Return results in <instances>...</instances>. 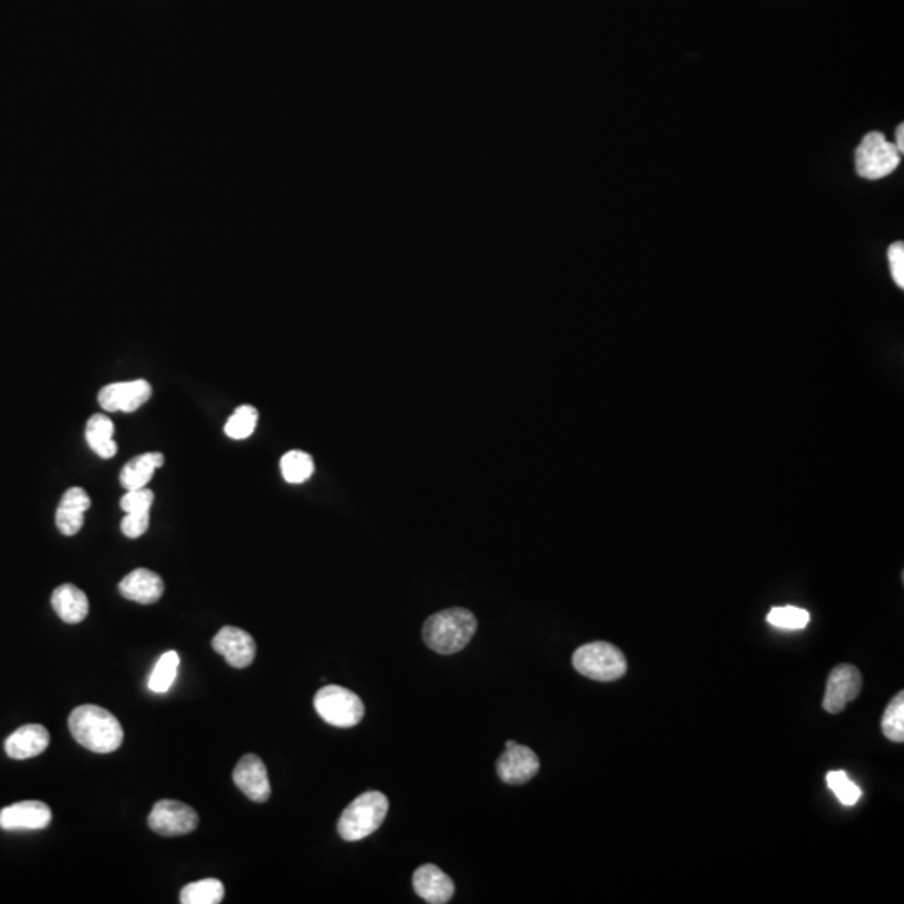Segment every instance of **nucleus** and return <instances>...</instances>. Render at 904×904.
I'll return each mask as SVG.
<instances>
[{
    "instance_id": "nucleus-17",
    "label": "nucleus",
    "mask_w": 904,
    "mask_h": 904,
    "mask_svg": "<svg viewBox=\"0 0 904 904\" xmlns=\"http://www.w3.org/2000/svg\"><path fill=\"white\" fill-rule=\"evenodd\" d=\"M91 508V498L83 488L67 489L57 506L56 526L64 536L78 535L84 524V513Z\"/></svg>"
},
{
    "instance_id": "nucleus-30",
    "label": "nucleus",
    "mask_w": 904,
    "mask_h": 904,
    "mask_svg": "<svg viewBox=\"0 0 904 904\" xmlns=\"http://www.w3.org/2000/svg\"><path fill=\"white\" fill-rule=\"evenodd\" d=\"M889 267L893 273L894 283L899 288L904 287V245L903 242H896L889 247L888 250Z\"/></svg>"
},
{
    "instance_id": "nucleus-11",
    "label": "nucleus",
    "mask_w": 904,
    "mask_h": 904,
    "mask_svg": "<svg viewBox=\"0 0 904 904\" xmlns=\"http://www.w3.org/2000/svg\"><path fill=\"white\" fill-rule=\"evenodd\" d=\"M213 650L225 658L233 668H247L252 665L257 653V645L250 633L242 628L223 627L213 638Z\"/></svg>"
},
{
    "instance_id": "nucleus-2",
    "label": "nucleus",
    "mask_w": 904,
    "mask_h": 904,
    "mask_svg": "<svg viewBox=\"0 0 904 904\" xmlns=\"http://www.w3.org/2000/svg\"><path fill=\"white\" fill-rule=\"evenodd\" d=\"M478 630V620L466 608H449L427 618L422 638L427 647L441 655H452L466 648Z\"/></svg>"
},
{
    "instance_id": "nucleus-8",
    "label": "nucleus",
    "mask_w": 904,
    "mask_h": 904,
    "mask_svg": "<svg viewBox=\"0 0 904 904\" xmlns=\"http://www.w3.org/2000/svg\"><path fill=\"white\" fill-rule=\"evenodd\" d=\"M148 824L151 831L161 836H185L193 833L198 826V814L193 807L186 806L183 802L165 799L156 802L149 814Z\"/></svg>"
},
{
    "instance_id": "nucleus-1",
    "label": "nucleus",
    "mask_w": 904,
    "mask_h": 904,
    "mask_svg": "<svg viewBox=\"0 0 904 904\" xmlns=\"http://www.w3.org/2000/svg\"><path fill=\"white\" fill-rule=\"evenodd\" d=\"M69 730L78 744L96 754H109L123 744L124 732L119 720L98 705H81L72 710Z\"/></svg>"
},
{
    "instance_id": "nucleus-12",
    "label": "nucleus",
    "mask_w": 904,
    "mask_h": 904,
    "mask_svg": "<svg viewBox=\"0 0 904 904\" xmlns=\"http://www.w3.org/2000/svg\"><path fill=\"white\" fill-rule=\"evenodd\" d=\"M51 821V809L41 801L16 802L0 811V829L4 831H41Z\"/></svg>"
},
{
    "instance_id": "nucleus-25",
    "label": "nucleus",
    "mask_w": 904,
    "mask_h": 904,
    "mask_svg": "<svg viewBox=\"0 0 904 904\" xmlns=\"http://www.w3.org/2000/svg\"><path fill=\"white\" fill-rule=\"evenodd\" d=\"M258 422V411L253 406L238 407L232 417L226 421L225 434L232 439L242 441L252 436Z\"/></svg>"
},
{
    "instance_id": "nucleus-27",
    "label": "nucleus",
    "mask_w": 904,
    "mask_h": 904,
    "mask_svg": "<svg viewBox=\"0 0 904 904\" xmlns=\"http://www.w3.org/2000/svg\"><path fill=\"white\" fill-rule=\"evenodd\" d=\"M826 781L829 789L834 792V796L838 797L844 806H854L859 801L861 789L846 776V772H827Z\"/></svg>"
},
{
    "instance_id": "nucleus-14",
    "label": "nucleus",
    "mask_w": 904,
    "mask_h": 904,
    "mask_svg": "<svg viewBox=\"0 0 904 904\" xmlns=\"http://www.w3.org/2000/svg\"><path fill=\"white\" fill-rule=\"evenodd\" d=\"M412 884L417 896L431 904L449 903L456 889L452 879L434 864H424L417 868L412 876Z\"/></svg>"
},
{
    "instance_id": "nucleus-23",
    "label": "nucleus",
    "mask_w": 904,
    "mask_h": 904,
    "mask_svg": "<svg viewBox=\"0 0 904 904\" xmlns=\"http://www.w3.org/2000/svg\"><path fill=\"white\" fill-rule=\"evenodd\" d=\"M280 469L287 483H305L314 474V459L304 451H288L283 454Z\"/></svg>"
},
{
    "instance_id": "nucleus-16",
    "label": "nucleus",
    "mask_w": 904,
    "mask_h": 904,
    "mask_svg": "<svg viewBox=\"0 0 904 904\" xmlns=\"http://www.w3.org/2000/svg\"><path fill=\"white\" fill-rule=\"evenodd\" d=\"M51 735L46 727L39 724L24 725L9 735L6 740L7 756L14 761H26L32 757L41 756L49 747Z\"/></svg>"
},
{
    "instance_id": "nucleus-31",
    "label": "nucleus",
    "mask_w": 904,
    "mask_h": 904,
    "mask_svg": "<svg viewBox=\"0 0 904 904\" xmlns=\"http://www.w3.org/2000/svg\"><path fill=\"white\" fill-rule=\"evenodd\" d=\"M894 146L898 148L899 153L903 155L904 151V126L903 124H899L898 129H896V143Z\"/></svg>"
},
{
    "instance_id": "nucleus-7",
    "label": "nucleus",
    "mask_w": 904,
    "mask_h": 904,
    "mask_svg": "<svg viewBox=\"0 0 904 904\" xmlns=\"http://www.w3.org/2000/svg\"><path fill=\"white\" fill-rule=\"evenodd\" d=\"M863 689V677L858 667L843 663L834 667L827 677L822 709L827 714H841L849 702L858 699Z\"/></svg>"
},
{
    "instance_id": "nucleus-6",
    "label": "nucleus",
    "mask_w": 904,
    "mask_h": 904,
    "mask_svg": "<svg viewBox=\"0 0 904 904\" xmlns=\"http://www.w3.org/2000/svg\"><path fill=\"white\" fill-rule=\"evenodd\" d=\"M856 171L866 180H881L891 175L899 163L901 153L881 133H869L856 149Z\"/></svg>"
},
{
    "instance_id": "nucleus-28",
    "label": "nucleus",
    "mask_w": 904,
    "mask_h": 904,
    "mask_svg": "<svg viewBox=\"0 0 904 904\" xmlns=\"http://www.w3.org/2000/svg\"><path fill=\"white\" fill-rule=\"evenodd\" d=\"M155 503V494L146 488L131 489L121 498V509L124 513H149Z\"/></svg>"
},
{
    "instance_id": "nucleus-10",
    "label": "nucleus",
    "mask_w": 904,
    "mask_h": 904,
    "mask_svg": "<svg viewBox=\"0 0 904 904\" xmlns=\"http://www.w3.org/2000/svg\"><path fill=\"white\" fill-rule=\"evenodd\" d=\"M496 772L506 784L521 786L540 772V759L530 747L516 744L511 749L504 750L503 756L496 762Z\"/></svg>"
},
{
    "instance_id": "nucleus-4",
    "label": "nucleus",
    "mask_w": 904,
    "mask_h": 904,
    "mask_svg": "<svg viewBox=\"0 0 904 904\" xmlns=\"http://www.w3.org/2000/svg\"><path fill=\"white\" fill-rule=\"evenodd\" d=\"M576 672L596 682H613L627 673V658L620 648L608 642H591L581 645L573 653Z\"/></svg>"
},
{
    "instance_id": "nucleus-21",
    "label": "nucleus",
    "mask_w": 904,
    "mask_h": 904,
    "mask_svg": "<svg viewBox=\"0 0 904 904\" xmlns=\"http://www.w3.org/2000/svg\"><path fill=\"white\" fill-rule=\"evenodd\" d=\"M225 898V886L220 879L208 878L186 884L181 889L180 901L183 904H218Z\"/></svg>"
},
{
    "instance_id": "nucleus-20",
    "label": "nucleus",
    "mask_w": 904,
    "mask_h": 904,
    "mask_svg": "<svg viewBox=\"0 0 904 904\" xmlns=\"http://www.w3.org/2000/svg\"><path fill=\"white\" fill-rule=\"evenodd\" d=\"M114 424L104 414H94L86 424V441L101 459H111L118 452V444L113 439Z\"/></svg>"
},
{
    "instance_id": "nucleus-26",
    "label": "nucleus",
    "mask_w": 904,
    "mask_h": 904,
    "mask_svg": "<svg viewBox=\"0 0 904 904\" xmlns=\"http://www.w3.org/2000/svg\"><path fill=\"white\" fill-rule=\"evenodd\" d=\"M767 623L784 630H802L809 623V613L797 607H776L767 615Z\"/></svg>"
},
{
    "instance_id": "nucleus-24",
    "label": "nucleus",
    "mask_w": 904,
    "mask_h": 904,
    "mask_svg": "<svg viewBox=\"0 0 904 904\" xmlns=\"http://www.w3.org/2000/svg\"><path fill=\"white\" fill-rule=\"evenodd\" d=\"M881 729L886 739L896 744L904 742V692L894 695L881 719Z\"/></svg>"
},
{
    "instance_id": "nucleus-5",
    "label": "nucleus",
    "mask_w": 904,
    "mask_h": 904,
    "mask_svg": "<svg viewBox=\"0 0 904 904\" xmlns=\"http://www.w3.org/2000/svg\"><path fill=\"white\" fill-rule=\"evenodd\" d=\"M314 707L327 724L349 729L364 719L365 707L359 695L339 685H325L315 694Z\"/></svg>"
},
{
    "instance_id": "nucleus-22",
    "label": "nucleus",
    "mask_w": 904,
    "mask_h": 904,
    "mask_svg": "<svg viewBox=\"0 0 904 904\" xmlns=\"http://www.w3.org/2000/svg\"><path fill=\"white\" fill-rule=\"evenodd\" d=\"M178 668H180V655L178 653L166 652L163 657L156 662L151 677H149L148 687L155 694H166L170 692L171 687L175 684L178 677Z\"/></svg>"
},
{
    "instance_id": "nucleus-3",
    "label": "nucleus",
    "mask_w": 904,
    "mask_h": 904,
    "mask_svg": "<svg viewBox=\"0 0 904 904\" xmlns=\"http://www.w3.org/2000/svg\"><path fill=\"white\" fill-rule=\"evenodd\" d=\"M389 811V799L379 791H367L345 807L337 831L347 843H355L374 834Z\"/></svg>"
},
{
    "instance_id": "nucleus-32",
    "label": "nucleus",
    "mask_w": 904,
    "mask_h": 904,
    "mask_svg": "<svg viewBox=\"0 0 904 904\" xmlns=\"http://www.w3.org/2000/svg\"><path fill=\"white\" fill-rule=\"evenodd\" d=\"M504 745H506V749H511V747H514V745H516V742H514V740H506V744Z\"/></svg>"
},
{
    "instance_id": "nucleus-15",
    "label": "nucleus",
    "mask_w": 904,
    "mask_h": 904,
    "mask_svg": "<svg viewBox=\"0 0 904 904\" xmlns=\"http://www.w3.org/2000/svg\"><path fill=\"white\" fill-rule=\"evenodd\" d=\"M119 593L126 600L141 603V605H151L160 600L165 593V583L155 571L138 568L124 576L119 583Z\"/></svg>"
},
{
    "instance_id": "nucleus-18",
    "label": "nucleus",
    "mask_w": 904,
    "mask_h": 904,
    "mask_svg": "<svg viewBox=\"0 0 904 904\" xmlns=\"http://www.w3.org/2000/svg\"><path fill=\"white\" fill-rule=\"evenodd\" d=\"M51 605L57 617L62 622L76 623L83 622L88 617L89 600L83 590H79L78 586L66 583V585L57 586L51 596Z\"/></svg>"
},
{
    "instance_id": "nucleus-29",
    "label": "nucleus",
    "mask_w": 904,
    "mask_h": 904,
    "mask_svg": "<svg viewBox=\"0 0 904 904\" xmlns=\"http://www.w3.org/2000/svg\"><path fill=\"white\" fill-rule=\"evenodd\" d=\"M149 528V513H126L121 521V531L124 536L136 540L143 536Z\"/></svg>"
},
{
    "instance_id": "nucleus-9",
    "label": "nucleus",
    "mask_w": 904,
    "mask_h": 904,
    "mask_svg": "<svg viewBox=\"0 0 904 904\" xmlns=\"http://www.w3.org/2000/svg\"><path fill=\"white\" fill-rule=\"evenodd\" d=\"M153 394L148 381L116 382L103 387L98 394L99 406L108 412H134L144 406Z\"/></svg>"
},
{
    "instance_id": "nucleus-13",
    "label": "nucleus",
    "mask_w": 904,
    "mask_h": 904,
    "mask_svg": "<svg viewBox=\"0 0 904 904\" xmlns=\"http://www.w3.org/2000/svg\"><path fill=\"white\" fill-rule=\"evenodd\" d=\"M233 782L250 801L258 802V804L267 802L272 794L267 767L255 754H247L240 759L233 771Z\"/></svg>"
},
{
    "instance_id": "nucleus-19",
    "label": "nucleus",
    "mask_w": 904,
    "mask_h": 904,
    "mask_svg": "<svg viewBox=\"0 0 904 904\" xmlns=\"http://www.w3.org/2000/svg\"><path fill=\"white\" fill-rule=\"evenodd\" d=\"M165 464V456L161 452H146L126 463L119 474V483L126 491L146 488L156 469Z\"/></svg>"
}]
</instances>
